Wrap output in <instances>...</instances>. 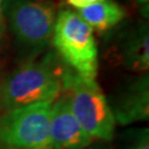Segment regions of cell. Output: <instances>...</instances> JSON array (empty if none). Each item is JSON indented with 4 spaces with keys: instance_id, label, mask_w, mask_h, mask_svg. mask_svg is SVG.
I'll return each instance as SVG.
<instances>
[{
    "instance_id": "6da1fadb",
    "label": "cell",
    "mask_w": 149,
    "mask_h": 149,
    "mask_svg": "<svg viewBox=\"0 0 149 149\" xmlns=\"http://www.w3.org/2000/svg\"><path fill=\"white\" fill-rule=\"evenodd\" d=\"M64 71L50 59L20 66L0 85V108L7 112L36 103L53 102L63 90Z\"/></svg>"
},
{
    "instance_id": "7a4b0ae2",
    "label": "cell",
    "mask_w": 149,
    "mask_h": 149,
    "mask_svg": "<svg viewBox=\"0 0 149 149\" xmlns=\"http://www.w3.org/2000/svg\"><path fill=\"white\" fill-rule=\"evenodd\" d=\"M62 82L71 109L86 134L93 140L111 141L116 120L95 79L82 76L73 70H65Z\"/></svg>"
},
{
    "instance_id": "3957f363",
    "label": "cell",
    "mask_w": 149,
    "mask_h": 149,
    "mask_svg": "<svg viewBox=\"0 0 149 149\" xmlns=\"http://www.w3.org/2000/svg\"><path fill=\"white\" fill-rule=\"evenodd\" d=\"M54 48L77 74L95 79L98 52L92 28L77 12L62 9L55 18L52 34Z\"/></svg>"
},
{
    "instance_id": "277c9868",
    "label": "cell",
    "mask_w": 149,
    "mask_h": 149,
    "mask_svg": "<svg viewBox=\"0 0 149 149\" xmlns=\"http://www.w3.org/2000/svg\"><path fill=\"white\" fill-rule=\"evenodd\" d=\"M52 103H36L0 115V146L3 149H52Z\"/></svg>"
},
{
    "instance_id": "5b68a950",
    "label": "cell",
    "mask_w": 149,
    "mask_h": 149,
    "mask_svg": "<svg viewBox=\"0 0 149 149\" xmlns=\"http://www.w3.org/2000/svg\"><path fill=\"white\" fill-rule=\"evenodd\" d=\"M11 30L29 48H43L52 38L56 18L54 6L45 0H5Z\"/></svg>"
},
{
    "instance_id": "8992f818",
    "label": "cell",
    "mask_w": 149,
    "mask_h": 149,
    "mask_svg": "<svg viewBox=\"0 0 149 149\" xmlns=\"http://www.w3.org/2000/svg\"><path fill=\"white\" fill-rule=\"evenodd\" d=\"M50 138L52 149H85L94 143L74 116L66 93L52 103Z\"/></svg>"
},
{
    "instance_id": "52a82bcc",
    "label": "cell",
    "mask_w": 149,
    "mask_h": 149,
    "mask_svg": "<svg viewBox=\"0 0 149 149\" xmlns=\"http://www.w3.org/2000/svg\"><path fill=\"white\" fill-rule=\"evenodd\" d=\"M116 123L128 125L147 120L149 116L148 74L133 82L118 95L112 108Z\"/></svg>"
},
{
    "instance_id": "ba28073f",
    "label": "cell",
    "mask_w": 149,
    "mask_h": 149,
    "mask_svg": "<svg viewBox=\"0 0 149 149\" xmlns=\"http://www.w3.org/2000/svg\"><path fill=\"white\" fill-rule=\"evenodd\" d=\"M113 49V56L119 65L137 72H146L149 68L148 27L140 26L127 32Z\"/></svg>"
},
{
    "instance_id": "9c48e42d",
    "label": "cell",
    "mask_w": 149,
    "mask_h": 149,
    "mask_svg": "<svg viewBox=\"0 0 149 149\" xmlns=\"http://www.w3.org/2000/svg\"><path fill=\"white\" fill-rule=\"evenodd\" d=\"M79 16L98 33L114 28L125 18V11L112 0H103L79 10Z\"/></svg>"
},
{
    "instance_id": "30bf717a",
    "label": "cell",
    "mask_w": 149,
    "mask_h": 149,
    "mask_svg": "<svg viewBox=\"0 0 149 149\" xmlns=\"http://www.w3.org/2000/svg\"><path fill=\"white\" fill-rule=\"evenodd\" d=\"M126 149H149L148 128L134 130L126 145Z\"/></svg>"
},
{
    "instance_id": "8fae6325",
    "label": "cell",
    "mask_w": 149,
    "mask_h": 149,
    "mask_svg": "<svg viewBox=\"0 0 149 149\" xmlns=\"http://www.w3.org/2000/svg\"><path fill=\"white\" fill-rule=\"evenodd\" d=\"M100 1H103V0H66V2L70 6L74 7V8L79 9V10L85 8V7H88L91 5H93V3L100 2Z\"/></svg>"
},
{
    "instance_id": "7c38bea8",
    "label": "cell",
    "mask_w": 149,
    "mask_h": 149,
    "mask_svg": "<svg viewBox=\"0 0 149 149\" xmlns=\"http://www.w3.org/2000/svg\"><path fill=\"white\" fill-rule=\"evenodd\" d=\"M85 149H113V148L107 144V141H102V143H98V144H93L92 143Z\"/></svg>"
},
{
    "instance_id": "4fadbf2b",
    "label": "cell",
    "mask_w": 149,
    "mask_h": 149,
    "mask_svg": "<svg viewBox=\"0 0 149 149\" xmlns=\"http://www.w3.org/2000/svg\"><path fill=\"white\" fill-rule=\"evenodd\" d=\"M3 11H5V0H0V32L2 30V20H3Z\"/></svg>"
},
{
    "instance_id": "5bb4252c",
    "label": "cell",
    "mask_w": 149,
    "mask_h": 149,
    "mask_svg": "<svg viewBox=\"0 0 149 149\" xmlns=\"http://www.w3.org/2000/svg\"><path fill=\"white\" fill-rule=\"evenodd\" d=\"M141 1H147V0H141Z\"/></svg>"
}]
</instances>
